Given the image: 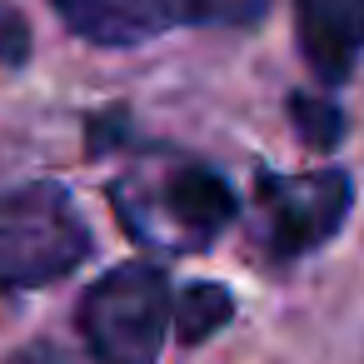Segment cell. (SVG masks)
<instances>
[{"label":"cell","instance_id":"1","mask_svg":"<svg viewBox=\"0 0 364 364\" xmlns=\"http://www.w3.org/2000/svg\"><path fill=\"white\" fill-rule=\"evenodd\" d=\"M90 255V230L60 185L0 190V289H36L65 279Z\"/></svg>","mask_w":364,"mask_h":364},{"label":"cell","instance_id":"9","mask_svg":"<svg viewBox=\"0 0 364 364\" xmlns=\"http://www.w3.org/2000/svg\"><path fill=\"white\" fill-rule=\"evenodd\" d=\"M31 55V26L16 6L0 0V65H26Z\"/></svg>","mask_w":364,"mask_h":364},{"label":"cell","instance_id":"3","mask_svg":"<svg viewBox=\"0 0 364 364\" xmlns=\"http://www.w3.org/2000/svg\"><path fill=\"white\" fill-rule=\"evenodd\" d=\"M259 210H264V235L274 255H304L324 245L344 215H349V175L344 170H314V175H269L259 170Z\"/></svg>","mask_w":364,"mask_h":364},{"label":"cell","instance_id":"5","mask_svg":"<svg viewBox=\"0 0 364 364\" xmlns=\"http://www.w3.org/2000/svg\"><path fill=\"white\" fill-rule=\"evenodd\" d=\"M299 50L324 85H339L364 55V0H294Z\"/></svg>","mask_w":364,"mask_h":364},{"label":"cell","instance_id":"6","mask_svg":"<svg viewBox=\"0 0 364 364\" xmlns=\"http://www.w3.org/2000/svg\"><path fill=\"white\" fill-rule=\"evenodd\" d=\"M160 215L170 220V230H165L170 245L200 250V245H210V240L235 220V190H230L215 170L185 165V170H175V175L165 180V190H160Z\"/></svg>","mask_w":364,"mask_h":364},{"label":"cell","instance_id":"8","mask_svg":"<svg viewBox=\"0 0 364 364\" xmlns=\"http://www.w3.org/2000/svg\"><path fill=\"white\" fill-rule=\"evenodd\" d=\"M289 120L294 130L304 135L309 150H334L339 135H344V115L334 100H319V95H289Z\"/></svg>","mask_w":364,"mask_h":364},{"label":"cell","instance_id":"7","mask_svg":"<svg viewBox=\"0 0 364 364\" xmlns=\"http://www.w3.org/2000/svg\"><path fill=\"white\" fill-rule=\"evenodd\" d=\"M170 314H175V334H180L185 344H200V339H210L220 324H230L235 299H230L225 284H215V279H195V284L180 289V299L170 304Z\"/></svg>","mask_w":364,"mask_h":364},{"label":"cell","instance_id":"11","mask_svg":"<svg viewBox=\"0 0 364 364\" xmlns=\"http://www.w3.org/2000/svg\"><path fill=\"white\" fill-rule=\"evenodd\" d=\"M11 364H65V359H60V354H55L50 344H36V349H26V354H16Z\"/></svg>","mask_w":364,"mask_h":364},{"label":"cell","instance_id":"2","mask_svg":"<svg viewBox=\"0 0 364 364\" xmlns=\"http://www.w3.org/2000/svg\"><path fill=\"white\" fill-rule=\"evenodd\" d=\"M170 329V279L155 264H120L80 299V334L95 364H155Z\"/></svg>","mask_w":364,"mask_h":364},{"label":"cell","instance_id":"10","mask_svg":"<svg viewBox=\"0 0 364 364\" xmlns=\"http://www.w3.org/2000/svg\"><path fill=\"white\" fill-rule=\"evenodd\" d=\"M264 16V0H195V21H220V26H255Z\"/></svg>","mask_w":364,"mask_h":364},{"label":"cell","instance_id":"4","mask_svg":"<svg viewBox=\"0 0 364 364\" xmlns=\"http://www.w3.org/2000/svg\"><path fill=\"white\" fill-rule=\"evenodd\" d=\"M55 11L95 46H140L195 21V0H55Z\"/></svg>","mask_w":364,"mask_h":364}]
</instances>
